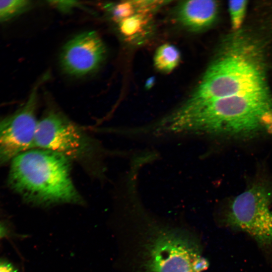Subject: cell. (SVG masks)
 Returning <instances> with one entry per match:
<instances>
[{
  "label": "cell",
  "instance_id": "9c48e42d",
  "mask_svg": "<svg viewBox=\"0 0 272 272\" xmlns=\"http://www.w3.org/2000/svg\"><path fill=\"white\" fill-rule=\"evenodd\" d=\"M219 4L215 1L193 0L183 2L178 7L176 17L187 29L199 31L208 28L215 21Z\"/></svg>",
  "mask_w": 272,
  "mask_h": 272
},
{
  "label": "cell",
  "instance_id": "2e32d148",
  "mask_svg": "<svg viewBox=\"0 0 272 272\" xmlns=\"http://www.w3.org/2000/svg\"><path fill=\"white\" fill-rule=\"evenodd\" d=\"M8 234L9 232L7 228L4 225L0 223V239L7 237Z\"/></svg>",
  "mask_w": 272,
  "mask_h": 272
},
{
  "label": "cell",
  "instance_id": "52a82bcc",
  "mask_svg": "<svg viewBox=\"0 0 272 272\" xmlns=\"http://www.w3.org/2000/svg\"><path fill=\"white\" fill-rule=\"evenodd\" d=\"M34 87L25 103L11 115L0 120V166L34 149L38 121L36 116L37 90Z\"/></svg>",
  "mask_w": 272,
  "mask_h": 272
},
{
  "label": "cell",
  "instance_id": "5b68a950",
  "mask_svg": "<svg viewBox=\"0 0 272 272\" xmlns=\"http://www.w3.org/2000/svg\"><path fill=\"white\" fill-rule=\"evenodd\" d=\"M272 191L256 183L237 196L230 205L226 221L232 227L248 234L260 245L272 244Z\"/></svg>",
  "mask_w": 272,
  "mask_h": 272
},
{
  "label": "cell",
  "instance_id": "8992f818",
  "mask_svg": "<svg viewBox=\"0 0 272 272\" xmlns=\"http://www.w3.org/2000/svg\"><path fill=\"white\" fill-rule=\"evenodd\" d=\"M145 266L147 272H203L208 263L190 239L164 232L149 245Z\"/></svg>",
  "mask_w": 272,
  "mask_h": 272
},
{
  "label": "cell",
  "instance_id": "30bf717a",
  "mask_svg": "<svg viewBox=\"0 0 272 272\" xmlns=\"http://www.w3.org/2000/svg\"><path fill=\"white\" fill-rule=\"evenodd\" d=\"M180 54L178 49L170 44H164L156 50L154 56V64L159 71L169 73L179 64Z\"/></svg>",
  "mask_w": 272,
  "mask_h": 272
},
{
  "label": "cell",
  "instance_id": "7a4b0ae2",
  "mask_svg": "<svg viewBox=\"0 0 272 272\" xmlns=\"http://www.w3.org/2000/svg\"><path fill=\"white\" fill-rule=\"evenodd\" d=\"M263 53L238 33L226 40L198 85L183 104L198 105L236 95L268 90Z\"/></svg>",
  "mask_w": 272,
  "mask_h": 272
},
{
  "label": "cell",
  "instance_id": "9a60e30c",
  "mask_svg": "<svg viewBox=\"0 0 272 272\" xmlns=\"http://www.w3.org/2000/svg\"><path fill=\"white\" fill-rule=\"evenodd\" d=\"M0 272H19L10 262L0 259Z\"/></svg>",
  "mask_w": 272,
  "mask_h": 272
},
{
  "label": "cell",
  "instance_id": "277c9868",
  "mask_svg": "<svg viewBox=\"0 0 272 272\" xmlns=\"http://www.w3.org/2000/svg\"><path fill=\"white\" fill-rule=\"evenodd\" d=\"M34 148L49 150L82 164L91 172L97 171L99 148L79 126L61 113L48 111L38 121Z\"/></svg>",
  "mask_w": 272,
  "mask_h": 272
},
{
  "label": "cell",
  "instance_id": "4fadbf2b",
  "mask_svg": "<svg viewBox=\"0 0 272 272\" xmlns=\"http://www.w3.org/2000/svg\"><path fill=\"white\" fill-rule=\"evenodd\" d=\"M247 1H231L229 2L228 9L233 29L237 31L244 21L247 7Z\"/></svg>",
  "mask_w": 272,
  "mask_h": 272
},
{
  "label": "cell",
  "instance_id": "8fae6325",
  "mask_svg": "<svg viewBox=\"0 0 272 272\" xmlns=\"http://www.w3.org/2000/svg\"><path fill=\"white\" fill-rule=\"evenodd\" d=\"M138 13L119 22V29L124 36L128 38H133L135 36L142 32L143 28L149 20V13L151 12L138 10Z\"/></svg>",
  "mask_w": 272,
  "mask_h": 272
},
{
  "label": "cell",
  "instance_id": "5bb4252c",
  "mask_svg": "<svg viewBox=\"0 0 272 272\" xmlns=\"http://www.w3.org/2000/svg\"><path fill=\"white\" fill-rule=\"evenodd\" d=\"M136 8L135 2H125L118 4L111 10L112 17L116 22H119L135 14Z\"/></svg>",
  "mask_w": 272,
  "mask_h": 272
},
{
  "label": "cell",
  "instance_id": "6da1fadb",
  "mask_svg": "<svg viewBox=\"0 0 272 272\" xmlns=\"http://www.w3.org/2000/svg\"><path fill=\"white\" fill-rule=\"evenodd\" d=\"M172 133H198L249 138L272 133V98L268 90L236 95L207 103L180 106L170 115Z\"/></svg>",
  "mask_w": 272,
  "mask_h": 272
},
{
  "label": "cell",
  "instance_id": "3957f363",
  "mask_svg": "<svg viewBox=\"0 0 272 272\" xmlns=\"http://www.w3.org/2000/svg\"><path fill=\"white\" fill-rule=\"evenodd\" d=\"M71 162L49 150H29L11 161L9 185L35 206L82 204L83 198L71 177Z\"/></svg>",
  "mask_w": 272,
  "mask_h": 272
},
{
  "label": "cell",
  "instance_id": "ba28073f",
  "mask_svg": "<svg viewBox=\"0 0 272 272\" xmlns=\"http://www.w3.org/2000/svg\"><path fill=\"white\" fill-rule=\"evenodd\" d=\"M105 46L94 31L81 33L63 46L60 62L63 71L76 76L88 74L96 70L106 55Z\"/></svg>",
  "mask_w": 272,
  "mask_h": 272
},
{
  "label": "cell",
  "instance_id": "7c38bea8",
  "mask_svg": "<svg viewBox=\"0 0 272 272\" xmlns=\"http://www.w3.org/2000/svg\"><path fill=\"white\" fill-rule=\"evenodd\" d=\"M30 2L25 0L0 1V22L10 20L25 12Z\"/></svg>",
  "mask_w": 272,
  "mask_h": 272
}]
</instances>
